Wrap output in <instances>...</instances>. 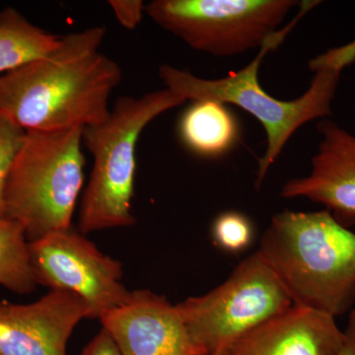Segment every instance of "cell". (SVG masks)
<instances>
[{
	"instance_id": "6da1fadb",
	"label": "cell",
	"mask_w": 355,
	"mask_h": 355,
	"mask_svg": "<svg viewBox=\"0 0 355 355\" xmlns=\"http://www.w3.org/2000/svg\"><path fill=\"white\" fill-rule=\"evenodd\" d=\"M102 26L60 37L49 55L0 76V114L29 130L98 125L121 83L119 64L100 51Z\"/></svg>"
},
{
	"instance_id": "7a4b0ae2",
	"label": "cell",
	"mask_w": 355,
	"mask_h": 355,
	"mask_svg": "<svg viewBox=\"0 0 355 355\" xmlns=\"http://www.w3.org/2000/svg\"><path fill=\"white\" fill-rule=\"evenodd\" d=\"M261 254L293 304L342 316L355 301V233L331 212L284 210L272 217Z\"/></svg>"
},
{
	"instance_id": "3957f363",
	"label": "cell",
	"mask_w": 355,
	"mask_h": 355,
	"mask_svg": "<svg viewBox=\"0 0 355 355\" xmlns=\"http://www.w3.org/2000/svg\"><path fill=\"white\" fill-rule=\"evenodd\" d=\"M309 9V6H303L297 17L263 46L253 62L220 79L200 78L169 64L159 67V77L166 89L184 99L212 100L222 104L235 105L260 121L265 128L268 146L263 157L259 160L257 188L263 183L270 166L279 158L287 141L298 128L311 121L331 114V103L340 77L338 70L309 62L310 69L314 72L310 87L301 97L292 101H282L272 97L259 83V69L263 57L284 41L287 33Z\"/></svg>"
},
{
	"instance_id": "277c9868",
	"label": "cell",
	"mask_w": 355,
	"mask_h": 355,
	"mask_svg": "<svg viewBox=\"0 0 355 355\" xmlns=\"http://www.w3.org/2000/svg\"><path fill=\"white\" fill-rule=\"evenodd\" d=\"M186 101L166 88L121 97L106 120L83 128V142L94 163L81 202L79 232L86 235L135 224L132 200L140 135L154 119Z\"/></svg>"
},
{
	"instance_id": "5b68a950",
	"label": "cell",
	"mask_w": 355,
	"mask_h": 355,
	"mask_svg": "<svg viewBox=\"0 0 355 355\" xmlns=\"http://www.w3.org/2000/svg\"><path fill=\"white\" fill-rule=\"evenodd\" d=\"M83 128L29 130L14 159L4 193L6 216L28 241L71 227L84 183Z\"/></svg>"
},
{
	"instance_id": "8992f818",
	"label": "cell",
	"mask_w": 355,
	"mask_h": 355,
	"mask_svg": "<svg viewBox=\"0 0 355 355\" xmlns=\"http://www.w3.org/2000/svg\"><path fill=\"white\" fill-rule=\"evenodd\" d=\"M293 305L286 287L257 251L223 284L177 304L196 342L207 354H224L238 340Z\"/></svg>"
},
{
	"instance_id": "52a82bcc",
	"label": "cell",
	"mask_w": 355,
	"mask_h": 355,
	"mask_svg": "<svg viewBox=\"0 0 355 355\" xmlns=\"http://www.w3.org/2000/svg\"><path fill=\"white\" fill-rule=\"evenodd\" d=\"M296 6L294 0H153L146 14L193 50L230 57L270 43Z\"/></svg>"
},
{
	"instance_id": "ba28073f",
	"label": "cell",
	"mask_w": 355,
	"mask_h": 355,
	"mask_svg": "<svg viewBox=\"0 0 355 355\" xmlns=\"http://www.w3.org/2000/svg\"><path fill=\"white\" fill-rule=\"evenodd\" d=\"M29 253L38 284L76 294L88 305L90 319L100 320L132 296L120 261L71 227L29 242Z\"/></svg>"
},
{
	"instance_id": "9c48e42d",
	"label": "cell",
	"mask_w": 355,
	"mask_h": 355,
	"mask_svg": "<svg viewBox=\"0 0 355 355\" xmlns=\"http://www.w3.org/2000/svg\"><path fill=\"white\" fill-rule=\"evenodd\" d=\"M121 355H209L191 335L177 305L148 289L100 318Z\"/></svg>"
},
{
	"instance_id": "30bf717a",
	"label": "cell",
	"mask_w": 355,
	"mask_h": 355,
	"mask_svg": "<svg viewBox=\"0 0 355 355\" xmlns=\"http://www.w3.org/2000/svg\"><path fill=\"white\" fill-rule=\"evenodd\" d=\"M90 319L83 298L51 289L29 304L0 302V355H67L72 331Z\"/></svg>"
},
{
	"instance_id": "8fae6325",
	"label": "cell",
	"mask_w": 355,
	"mask_h": 355,
	"mask_svg": "<svg viewBox=\"0 0 355 355\" xmlns=\"http://www.w3.org/2000/svg\"><path fill=\"white\" fill-rule=\"evenodd\" d=\"M317 130L321 140L310 174L287 181L280 196L319 203L349 228L355 224V137L330 120L320 121Z\"/></svg>"
},
{
	"instance_id": "7c38bea8",
	"label": "cell",
	"mask_w": 355,
	"mask_h": 355,
	"mask_svg": "<svg viewBox=\"0 0 355 355\" xmlns=\"http://www.w3.org/2000/svg\"><path fill=\"white\" fill-rule=\"evenodd\" d=\"M343 331L336 318L293 304L233 343L223 355H338Z\"/></svg>"
},
{
	"instance_id": "4fadbf2b",
	"label": "cell",
	"mask_w": 355,
	"mask_h": 355,
	"mask_svg": "<svg viewBox=\"0 0 355 355\" xmlns=\"http://www.w3.org/2000/svg\"><path fill=\"white\" fill-rule=\"evenodd\" d=\"M179 130L184 144L203 157H219L239 137L234 114L225 104L212 100L193 101L182 116Z\"/></svg>"
},
{
	"instance_id": "5bb4252c",
	"label": "cell",
	"mask_w": 355,
	"mask_h": 355,
	"mask_svg": "<svg viewBox=\"0 0 355 355\" xmlns=\"http://www.w3.org/2000/svg\"><path fill=\"white\" fill-rule=\"evenodd\" d=\"M60 37L33 24L19 11H0V76L49 55Z\"/></svg>"
},
{
	"instance_id": "9a60e30c",
	"label": "cell",
	"mask_w": 355,
	"mask_h": 355,
	"mask_svg": "<svg viewBox=\"0 0 355 355\" xmlns=\"http://www.w3.org/2000/svg\"><path fill=\"white\" fill-rule=\"evenodd\" d=\"M0 286L17 294L32 293L38 286L24 228L7 217L0 219Z\"/></svg>"
},
{
	"instance_id": "2e32d148",
	"label": "cell",
	"mask_w": 355,
	"mask_h": 355,
	"mask_svg": "<svg viewBox=\"0 0 355 355\" xmlns=\"http://www.w3.org/2000/svg\"><path fill=\"white\" fill-rule=\"evenodd\" d=\"M253 236L251 221L240 212H224L217 217L212 225L214 243L231 253H238L249 247Z\"/></svg>"
},
{
	"instance_id": "e0dca14e",
	"label": "cell",
	"mask_w": 355,
	"mask_h": 355,
	"mask_svg": "<svg viewBox=\"0 0 355 355\" xmlns=\"http://www.w3.org/2000/svg\"><path fill=\"white\" fill-rule=\"evenodd\" d=\"M25 135L26 130L0 114V219L6 217L4 193L7 179Z\"/></svg>"
},
{
	"instance_id": "ac0fdd59",
	"label": "cell",
	"mask_w": 355,
	"mask_h": 355,
	"mask_svg": "<svg viewBox=\"0 0 355 355\" xmlns=\"http://www.w3.org/2000/svg\"><path fill=\"white\" fill-rule=\"evenodd\" d=\"M109 4L118 22L128 30L135 29L146 13L141 0H110Z\"/></svg>"
},
{
	"instance_id": "d6986e66",
	"label": "cell",
	"mask_w": 355,
	"mask_h": 355,
	"mask_svg": "<svg viewBox=\"0 0 355 355\" xmlns=\"http://www.w3.org/2000/svg\"><path fill=\"white\" fill-rule=\"evenodd\" d=\"M315 62L342 72L345 67L355 62V40L352 43L331 49L323 55L314 58Z\"/></svg>"
},
{
	"instance_id": "ffe728a7",
	"label": "cell",
	"mask_w": 355,
	"mask_h": 355,
	"mask_svg": "<svg viewBox=\"0 0 355 355\" xmlns=\"http://www.w3.org/2000/svg\"><path fill=\"white\" fill-rule=\"evenodd\" d=\"M80 355H121L113 338L104 329L86 345Z\"/></svg>"
},
{
	"instance_id": "44dd1931",
	"label": "cell",
	"mask_w": 355,
	"mask_h": 355,
	"mask_svg": "<svg viewBox=\"0 0 355 355\" xmlns=\"http://www.w3.org/2000/svg\"><path fill=\"white\" fill-rule=\"evenodd\" d=\"M338 355H355V310L349 312L347 327L343 330V343Z\"/></svg>"
},
{
	"instance_id": "7402d4cb",
	"label": "cell",
	"mask_w": 355,
	"mask_h": 355,
	"mask_svg": "<svg viewBox=\"0 0 355 355\" xmlns=\"http://www.w3.org/2000/svg\"><path fill=\"white\" fill-rule=\"evenodd\" d=\"M209 355H223V354H209Z\"/></svg>"
}]
</instances>
